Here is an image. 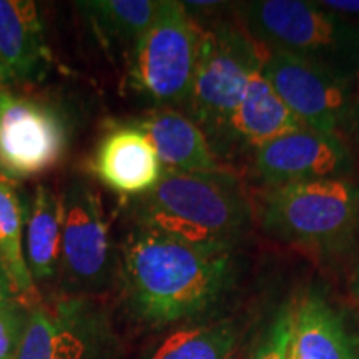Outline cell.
Returning <instances> with one entry per match:
<instances>
[{"instance_id":"6da1fadb","label":"cell","mask_w":359,"mask_h":359,"mask_svg":"<svg viewBox=\"0 0 359 359\" xmlns=\"http://www.w3.org/2000/svg\"><path fill=\"white\" fill-rule=\"evenodd\" d=\"M233 276L230 253L200 250L138 228L122 246L128 308L147 325L163 326L203 313Z\"/></svg>"},{"instance_id":"7a4b0ae2","label":"cell","mask_w":359,"mask_h":359,"mask_svg":"<svg viewBox=\"0 0 359 359\" xmlns=\"http://www.w3.org/2000/svg\"><path fill=\"white\" fill-rule=\"evenodd\" d=\"M138 228L200 250L230 253L251 222L240 182L230 172H165L154 190L140 196Z\"/></svg>"},{"instance_id":"3957f363","label":"cell","mask_w":359,"mask_h":359,"mask_svg":"<svg viewBox=\"0 0 359 359\" xmlns=\"http://www.w3.org/2000/svg\"><path fill=\"white\" fill-rule=\"evenodd\" d=\"M264 233L316 255L341 253L359 226V187L349 178L269 187L259 195Z\"/></svg>"},{"instance_id":"277c9868","label":"cell","mask_w":359,"mask_h":359,"mask_svg":"<svg viewBox=\"0 0 359 359\" xmlns=\"http://www.w3.org/2000/svg\"><path fill=\"white\" fill-rule=\"evenodd\" d=\"M238 11L241 27L268 50L313 62L353 82L359 75V27L318 2L253 0Z\"/></svg>"},{"instance_id":"5b68a950","label":"cell","mask_w":359,"mask_h":359,"mask_svg":"<svg viewBox=\"0 0 359 359\" xmlns=\"http://www.w3.org/2000/svg\"><path fill=\"white\" fill-rule=\"evenodd\" d=\"M266 52L243 27L230 22L201 32L188 107L190 118L203 130L215 156L226 154L231 116Z\"/></svg>"},{"instance_id":"8992f818","label":"cell","mask_w":359,"mask_h":359,"mask_svg":"<svg viewBox=\"0 0 359 359\" xmlns=\"http://www.w3.org/2000/svg\"><path fill=\"white\" fill-rule=\"evenodd\" d=\"M201 30L183 2L161 0L148 32L132 52V85L160 105H187Z\"/></svg>"},{"instance_id":"52a82bcc","label":"cell","mask_w":359,"mask_h":359,"mask_svg":"<svg viewBox=\"0 0 359 359\" xmlns=\"http://www.w3.org/2000/svg\"><path fill=\"white\" fill-rule=\"evenodd\" d=\"M262 74L306 128L339 138L354 128L358 93L353 80L275 50L266 52Z\"/></svg>"},{"instance_id":"ba28073f","label":"cell","mask_w":359,"mask_h":359,"mask_svg":"<svg viewBox=\"0 0 359 359\" xmlns=\"http://www.w3.org/2000/svg\"><path fill=\"white\" fill-rule=\"evenodd\" d=\"M69 142L62 114L48 103L0 88V172L35 177L64 158Z\"/></svg>"},{"instance_id":"9c48e42d","label":"cell","mask_w":359,"mask_h":359,"mask_svg":"<svg viewBox=\"0 0 359 359\" xmlns=\"http://www.w3.org/2000/svg\"><path fill=\"white\" fill-rule=\"evenodd\" d=\"M62 201L60 264L67 280L75 288H98L114 266V245L100 196L88 183L77 180Z\"/></svg>"},{"instance_id":"30bf717a","label":"cell","mask_w":359,"mask_h":359,"mask_svg":"<svg viewBox=\"0 0 359 359\" xmlns=\"http://www.w3.org/2000/svg\"><path fill=\"white\" fill-rule=\"evenodd\" d=\"M255 172L268 188L348 178L353 156L339 137L303 127L255 150Z\"/></svg>"},{"instance_id":"8fae6325","label":"cell","mask_w":359,"mask_h":359,"mask_svg":"<svg viewBox=\"0 0 359 359\" xmlns=\"http://www.w3.org/2000/svg\"><path fill=\"white\" fill-rule=\"evenodd\" d=\"M92 170L103 185L122 196L147 195L165 173L154 145L138 125L111 128L97 148Z\"/></svg>"},{"instance_id":"7c38bea8","label":"cell","mask_w":359,"mask_h":359,"mask_svg":"<svg viewBox=\"0 0 359 359\" xmlns=\"http://www.w3.org/2000/svg\"><path fill=\"white\" fill-rule=\"evenodd\" d=\"M48 58L37 6L0 0V83L37 79Z\"/></svg>"},{"instance_id":"4fadbf2b","label":"cell","mask_w":359,"mask_h":359,"mask_svg":"<svg viewBox=\"0 0 359 359\" xmlns=\"http://www.w3.org/2000/svg\"><path fill=\"white\" fill-rule=\"evenodd\" d=\"M303 127L259 69L251 77L243 100L231 116L224 156L230 155L233 148L258 150L264 143Z\"/></svg>"},{"instance_id":"5bb4252c","label":"cell","mask_w":359,"mask_h":359,"mask_svg":"<svg viewBox=\"0 0 359 359\" xmlns=\"http://www.w3.org/2000/svg\"><path fill=\"white\" fill-rule=\"evenodd\" d=\"M154 145L165 172H219V161L198 125L188 115L165 109L138 123Z\"/></svg>"},{"instance_id":"9a60e30c","label":"cell","mask_w":359,"mask_h":359,"mask_svg":"<svg viewBox=\"0 0 359 359\" xmlns=\"http://www.w3.org/2000/svg\"><path fill=\"white\" fill-rule=\"evenodd\" d=\"M291 344L298 359H358L339 314L314 293L293 309Z\"/></svg>"},{"instance_id":"2e32d148","label":"cell","mask_w":359,"mask_h":359,"mask_svg":"<svg viewBox=\"0 0 359 359\" xmlns=\"http://www.w3.org/2000/svg\"><path fill=\"white\" fill-rule=\"evenodd\" d=\"M64 201L50 188L39 185L27 219L25 259L34 280L45 281L55 275L62 257Z\"/></svg>"},{"instance_id":"e0dca14e","label":"cell","mask_w":359,"mask_h":359,"mask_svg":"<svg viewBox=\"0 0 359 359\" xmlns=\"http://www.w3.org/2000/svg\"><path fill=\"white\" fill-rule=\"evenodd\" d=\"M25 212L19 191L12 178L0 172V266L6 275L12 293L25 302H35L34 278L30 275L24 253Z\"/></svg>"},{"instance_id":"ac0fdd59","label":"cell","mask_w":359,"mask_h":359,"mask_svg":"<svg viewBox=\"0 0 359 359\" xmlns=\"http://www.w3.org/2000/svg\"><path fill=\"white\" fill-rule=\"evenodd\" d=\"M93 30L105 47H132L148 32L160 11L155 0H93L80 2Z\"/></svg>"},{"instance_id":"d6986e66","label":"cell","mask_w":359,"mask_h":359,"mask_svg":"<svg viewBox=\"0 0 359 359\" xmlns=\"http://www.w3.org/2000/svg\"><path fill=\"white\" fill-rule=\"evenodd\" d=\"M235 343L236 330L228 321L180 327L161 339L145 359H226Z\"/></svg>"},{"instance_id":"ffe728a7","label":"cell","mask_w":359,"mask_h":359,"mask_svg":"<svg viewBox=\"0 0 359 359\" xmlns=\"http://www.w3.org/2000/svg\"><path fill=\"white\" fill-rule=\"evenodd\" d=\"M15 359H58V326L40 306L27 316Z\"/></svg>"},{"instance_id":"44dd1931","label":"cell","mask_w":359,"mask_h":359,"mask_svg":"<svg viewBox=\"0 0 359 359\" xmlns=\"http://www.w3.org/2000/svg\"><path fill=\"white\" fill-rule=\"evenodd\" d=\"M25 325L24 309L13 299L0 306V359H15Z\"/></svg>"},{"instance_id":"7402d4cb","label":"cell","mask_w":359,"mask_h":359,"mask_svg":"<svg viewBox=\"0 0 359 359\" xmlns=\"http://www.w3.org/2000/svg\"><path fill=\"white\" fill-rule=\"evenodd\" d=\"M293 339V311L283 309L269 327L266 338L259 344L253 359H288Z\"/></svg>"},{"instance_id":"603a6c76","label":"cell","mask_w":359,"mask_h":359,"mask_svg":"<svg viewBox=\"0 0 359 359\" xmlns=\"http://www.w3.org/2000/svg\"><path fill=\"white\" fill-rule=\"evenodd\" d=\"M12 290L8 281L4 276H0V306L7 304L8 302H12Z\"/></svg>"},{"instance_id":"cb8c5ba5","label":"cell","mask_w":359,"mask_h":359,"mask_svg":"<svg viewBox=\"0 0 359 359\" xmlns=\"http://www.w3.org/2000/svg\"><path fill=\"white\" fill-rule=\"evenodd\" d=\"M353 290H354V296H356V302H358V308H359V268L354 275V281H353Z\"/></svg>"},{"instance_id":"d4e9b609","label":"cell","mask_w":359,"mask_h":359,"mask_svg":"<svg viewBox=\"0 0 359 359\" xmlns=\"http://www.w3.org/2000/svg\"><path fill=\"white\" fill-rule=\"evenodd\" d=\"M354 127L359 130V93H358V103H356V116H354Z\"/></svg>"},{"instance_id":"484cf974","label":"cell","mask_w":359,"mask_h":359,"mask_svg":"<svg viewBox=\"0 0 359 359\" xmlns=\"http://www.w3.org/2000/svg\"><path fill=\"white\" fill-rule=\"evenodd\" d=\"M288 359H298V356H296V351H294L293 344H290V351H288Z\"/></svg>"},{"instance_id":"4316f807","label":"cell","mask_w":359,"mask_h":359,"mask_svg":"<svg viewBox=\"0 0 359 359\" xmlns=\"http://www.w3.org/2000/svg\"><path fill=\"white\" fill-rule=\"evenodd\" d=\"M226 359H241V358H240V356H238V354H236L235 351H233V353L230 354V356H228Z\"/></svg>"},{"instance_id":"83f0119b","label":"cell","mask_w":359,"mask_h":359,"mask_svg":"<svg viewBox=\"0 0 359 359\" xmlns=\"http://www.w3.org/2000/svg\"><path fill=\"white\" fill-rule=\"evenodd\" d=\"M0 276H4V278H6V275H4V271H2V266H0ZM6 280H7V278H6Z\"/></svg>"}]
</instances>
